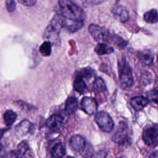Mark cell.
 <instances>
[{
  "label": "cell",
  "mask_w": 158,
  "mask_h": 158,
  "mask_svg": "<svg viewBox=\"0 0 158 158\" xmlns=\"http://www.w3.org/2000/svg\"><path fill=\"white\" fill-rule=\"evenodd\" d=\"M60 12L67 20L84 22L86 15L83 10L72 0H58Z\"/></svg>",
  "instance_id": "obj_1"
},
{
  "label": "cell",
  "mask_w": 158,
  "mask_h": 158,
  "mask_svg": "<svg viewBox=\"0 0 158 158\" xmlns=\"http://www.w3.org/2000/svg\"><path fill=\"white\" fill-rule=\"evenodd\" d=\"M88 31L93 39L99 43H110L112 40V35L104 27L96 24H90Z\"/></svg>",
  "instance_id": "obj_2"
},
{
  "label": "cell",
  "mask_w": 158,
  "mask_h": 158,
  "mask_svg": "<svg viewBox=\"0 0 158 158\" xmlns=\"http://www.w3.org/2000/svg\"><path fill=\"white\" fill-rule=\"evenodd\" d=\"M94 120L99 127L105 132H110L114 128V123L112 118L104 111L97 112L95 115Z\"/></svg>",
  "instance_id": "obj_3"
},
{
  "label": "cell",
  "mask_w": 158,
  "mask_h": 158,
  "mask_svg": "<svg viewBox=\"0 0 158 158\" xmlns=\"http://www.w3.org/2000/svg\"><path fill=\"white\" fill-rule=\"evenodd\" d=\"M119 78L122 84L125 86L130 87L133 83L130 68L124 60L119 63Z\"/></svg>",
  "instance_id": "obj_4"
},
{
  "label": "cell",
  "mask_w": 158,
  "mask_h": 158,
  "mask_svg": "<svg viewBox=\"0 0 158 158\" xmlns=\"http://www.w3.org/2000/svg\"><path fill=\"white\" fill-rule=\"evenodd\" d=\"M142 138L148 146H156L158 143V127L150 126L146 128L143 131Z\"/></svg>",
  "instance_id": "obj_5"
},
{
  "label": "cell",
  "mask_w": 158,
  "mask_h": 158,
  "mask_svg": "<svg viewBox=\"0 0 158 158\" xmlns=\"http://www.w3.org/2000/svg\"><path fill=\"white\" fill-rule=\"evenodd\" d=\"M113 141L117 144L122 146L130 144V138L128 136L127 127L123 123H120L119 128H118L113 136Z\"/></svg>",
  "instance_id": "obj_6"
},
{
  "label": "cell",
  "mask_w": 158,
  "mask_h": 158,
  "mask_svg": "<svg viewBox=\"0 0 158 158\" xmlns=\"http://www.w3.org/2000/svg\"><path fill=\"white\" fill-rule=\"evenodd\" d=\"M59 33V30L52 27L49 24L44 30L43 34V38L45 41L50 42L51 44L56 46L59 45L60 43Z\"/></svg>",
  "instance_id": "obj_7"
},
{
  "label": "cell",
  "mask_w": 158,
  "mask_h": 158,
  "mask_svg": "<svg viewBox=\"0 0 158 158\" xmlns=\"http://www.w3.org/2000/svg\"><path fill=\"white\" fill-rule=\"evenodd\" d=\"M82 109L88 115L94 114L97 110L98 104L96 100L91 97H84L81 101Z\"/></svg>",
  "instance_id": "obj_8"
},
{
  "label": "cell",
  "mask_w": 158,
  "mask_h": 158,
  "mask_svg": "<svg viewBox=\"0 0 158 158\" xmlns=\"http://www.w3.org/2000/svg\"><path fill=\"white\" fill-rule=\"evenodd\" d=\"M64 119L62 116L58 114H54L50 116L46 120V126L51 130H57L63 124Z\"/></svg>",
  "instance_id": "obj_9"
},
{
  "label": "cell",
  "mask_w": 158,
  "mask_h": 158,
  "mask_svg": "<svg viewBox=\"0 0 158 158\" xmlns=\"http://www.w3.org/2000/svg\"><path fill=\"white\" fill-rule=\"evenodd\" d=\"M70 146L75 151H83L85 147L86 143L83 137L80 135H73L70 139Z\"/></svg>",
  "instance_id": "obj_10"
},
{
  "label": "cell",
  "mask_w": 158,
  "mask_h": 158,
  "mask_svg": "<svg viewBox=\"0 0 158 158\" xmlns=\"http://www.w3.org/2000/svg\"><path fill=\"white\" fill-rule=\"evenodd\" d=\"M112 12L115 17L122 22H125L129 18L128 10L125 7L122 6H117L114 7Z\"/></svg>",
  "instance_id": "obj_11"
},
{
  "label": "cell",
  "mask_w": 158,
  "mask_h": 158,
  "mask_svg": "<svg viewBox=\"0 0 158 158\" xmlns=\"http://www.w3.org/2000/svg\"><path fill=\"white\" fill-rule=\"evenodd\" d=\"M31 123L28 120H24L17 124L15 128V133L19 136L26 135L30 130Z\"/></svg>",
  "instance_id": "obj_12"
},
{
  "label": "cell",
  "mask_w": 158,
  "mask_h": 158,
  "mask_svg": "<svg viewBox=\"0 0 158 158\" xmlns=\"http://www.w3.org/2000/svg\"><path fill=\"white\" fill-rule=\"evenodd\" d=\"M148 99L143 96H136L130 100V104L136 111H139L148 104Z\"/></svg>",
  "instance_id": "obj_13"
},
{
  "label": "cell",
  "mask_w": 158,
  "mask_h": 158,
  "mask_svg": "<svg viewBox=\"0 0 158 158\" xmlns=\"http://www.w3.org/2000/svg\"><path fill=\"white\" fill-rule=\"evenodd\" d=\"M78 107L77 100L75 97H69L66 102L65 105V111L68 114H73Z\"/></svg>",
  "instance_id": "obj_14"
},
{
  "label": "cell",
  "mask_w": 158,
  "mask_h": 158,
  "mask_svg": "<svg viewBox=\"0 0 158 158\" xmlns=\"http://www.w3.org/2000/svg\"><path fill=\"white\" fill-rule=\"evenodd\" d=\"M51 154L53 158H62L65 154V148L63 143H58L52 148Z\"/></svg>",
  "instance_id": "obj_15"
},
{
  "label": "cell",
  "mask_w": 158,
  "mask_h": 158,
  "mask_svg": "<svg viewBox=\"0 0 158 158\" xmlns=\"http://www.w3.org/2000/svg\"><path fill=\"white\" fill-rule=\"evenodd\" d=\"M73 88L80 94H83L87 91V85L82 78L76 76L73 82Z\"/></svg>",
  "instance_id": "obj_16"
},
{
  "label": "cell",
  "mask_w": 158,
  "mask_h": 158,
  "mask_svg": "<svg viewBox=\"0 0 158 158\" xmlns=\"http://www.w3.org/2000/svg\"><path fill=\"white\" fill-rule=\"evenodd\" d=\"M94 51L98 55H105L112 53L114 49L104 43H99L95 47Z\"/></svg>",
  "instance_id": "obj_17"
},
{
  "label": "cell",
  "mask_w": 158,
  "mask_h": 158,
  "mask_svg": "<svg viewBox=\"0 0 158 158\" xmlns=\"http://www.w3.org/2000/svg\"><path fill=\"white\" fill-rule=\"evenodd\" d=\"M17 117V114L14 111L12 110H6L3 114V119L4 123L6 126L8 127L12 125L16 120Z\"/></svg>",
  "instance_id": "obj_18"
},
{
  "label": "cell",
  "mask_w": 158,
  "mask_h": 158,
  "mask_svg": "<svg viewBox=\"0 0 158 158\" xmlns=\"http://www.w3.org/2000/svg\"><path fill=\"white\" fill-rule=\"evenodd\" d=\"M144 20L149 23H155L158 22V12L156 9H151L144 14Z\"/></svg>",
  "instance_id": "obj_19"
},
{
  "label": "cell",
  "mask_w": 158,
  "mask_h": 158,
  "mask_svg": "<svg viewBox=\"0 0 158 158\" xmlns=\"http://www.w3.org/2000/svg\"><path fill=\"white\" fill-rule=\"evenodd\" d=\"M84 25V22H77V21H71L69 20L67 21V25L65 28L66 30L70 32V33H73L80 28H81Z\"/></svg>",
  "instance_id": "obj_20"
},
{
  "label": "cell",
  "mask_w": 158,
  "mask_h": 158,
  "mask_svg": "<svg viewBox=\"0 0 158 158\" xmlns=\"http://www.w3.org/2000/svg\"><path fill=\"white\" fill-rule=\"evenodd\" d=\"M93 91L96 94H98L100 93H104L106 91V88L104 81L101 78H97L94 83L93 86Z\"/></svg>",
  "instance_id": "obj_21"
},
{
  "label": "cell",
  "mask_w": 158,
  "mask_h": 158,
  "mask_svg": "<svg viewBox=\"0 0 158 158\" xmlns=\"http://www.w3.org/2000/svg\"><path fill=\"white\" fill-rule=\"evenodd\" d=\"M139 57L142 62L147 65H150L152 64L154 57L153 55L149 51H143L139 53Z\"/></svg>",
  "instance_id": "obj_22"
},
{
  "label": "cell",
  "mask_w": 158,
  "mask_h": 158,
  "mask_svg": "<svg viewBox=\"0 0 158 158\" xmlns=\"http://www.w3.org/2000/svg\"><path fill=\"white\" fill-rule=\"evenodd\" d=\"M51 43L44 41L40 47V52L43 56H49L51 53Z\"/></svg>",
  "instance_id": "obj_23"
},
{
  "label": "cell",
  "mask_w": 158,
  "mask_h": 158,
  "mask_svg": "<svg viewBox=\"0 0 158 158\" xmlns=\"http://www.w3.org/2000/svg\"><path fill=\"white\" fill-rule=\"evenodd\" d=\"M93 75H94V70L89 67L83 69L77 73V76L80 77L83 79L91 78L93 76Z\"/></svg>",
  "instance_id": "obj_24"
},
{
  "label": "cell",
  "mask_w": 158,
  "mask_h": 158,
  "mask_svg": "<svg viewBox=\"0 0 158 158\" xmlns=\"http://www.w3.org/2000/svg\"><path fill=\"white\" fill-rule=\"evenodd\" d=\"M112 41L114 42V43L115 44L116 46H117L118 48H119L120 49L124 48L127 44V42L125 40H124L120 36H117L116 35H114L112 36Z\"/></svg>",
  "instance_id": "obj_25"
},
{
  "label": "cell",
  "mask_w": 158,
  "mask_h": 158,
  "mask_svg": "<svg viewBox=\"0 0 158 158\" xmlns=\"http://www.w3.org/2000/svg\"><path fill=\"white\" fill-rule=\"evenodd\" d=\"M148 101L158 103V90H151L147 93Z\"/></svg>",
  "instance_id": "obj_26"
},
{
  "label": "cell",
  "mask_w": 158,
  "mask_h": 158,
  "mask_svg": "<svg viewBox=\"0 0 158 158\" xmlns=\"http://www.w3.org/2000/svg\"><path fill=\"white\" fill-rule=\"evenodd\" d=\"M28 144L25 141L21 142L18 146L19 152L21 154H25V153H27L28 151Z\"/></svg>",
  "instance_id": "obj_27"
},
{
  "label": "cell",
  "mask_w": 158,
  "mask_h": 158,
  "mask_svg": "<svg viewBox=\"0 0 158 158\" xmlns=\"http://www.w3.org/2000/svg\"><path fill=\"white\" fill-rule=\"evenodd\" d=\"M6 8L7 10L11 12L15 9V3L14 0H6Z\"/></svg>",
  "instance_id": "obj_28"
},
{
  "label": "cell",
  "mask_w": 158,
  "mask_h": 158,
  "mask_svg": "<svg viewBox=\"0 0 158 158\" xmlns=\"http://www.w3.org/2000/svg\"><path fill=\"white\" fill-rule=\"evenodd\" d=\"M17 1L22 5L28 6V7L33 6L36 2V0H17Z\"/></svg>",
  "instance_id": "obj_29"
},
{
  "label": "cell",
  "mask_w": 158,
  "mask_h": 158,
  "mask_svg": "<svg viewBox=\"0 0 158 158\" xmlns=\"http://www.w3.org/2000/svg\"><path fill=\"white\" fill-rule=\"evenodd\" d=\"M149 158H158V152H154L151 154Z\"/></svg>",
  "instance_id": "obj_30"
},
{
  "label": "cell",
  "mask_w": 158,
  "mask_h": 158,
  "mask_svg": "<svg viewBox=\"0 0 158 158\" xmlns=\"http://www.w3.org/2000/svg\"><path fill=\"white\" fill-rule=\"evenodd\" d=\"M2 149V144H1V143H0V152H1Z\"/></svg>",
  "instance_id": "obj_31"
},
{
  "label": "cell",
  "mask_w": 158,
  "mask_h": 158,
  "mask_svg": "<svg viewBox=\"0 0 158 158\" xmlns=\"http://www.w3.org/2000/svg\"><path fill=\"white\" fill-rule=\"evenodd\" d=\"M67 158H75V157H72V156H68Z\"/></svg>",
  "instance_id": "obj_32"
},
{
  "label": "cell",
  "mask_w": 158,
  "mask_h": 158,
  "mask_svg": "<svg viewBox=\"0 0 158 158\" xmlns=\"http://www.w3.org/2000/svg\"><path fill=\"white\" fill-rule=\"evenodd\" d=\"M117 158H120V157H117Z\"/></svg>",
  "instance_id": "obj_33"
},
{
  "label": "cell",
  "mask_w": 158,
  "mask_h": 158,
  "mask_svg": "<svg viewBox=\"0 0 158 158\" xmlns=\"http://www.w3.org/2000/svg\"><path fill=\"white\" fill-rule=\"evenodd\" d=\"M16 158H19V157H16Z\"/></svg>",
  "instance_id": "obj_34"
}]
</instances>
